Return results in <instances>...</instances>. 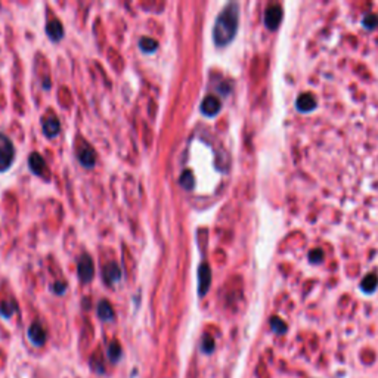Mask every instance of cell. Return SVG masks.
Returning a JSON list of instances; mask_svg holds the SVG:
<instances>
[{
    "mask_svg": "<svg viewBox=\"0 0 378 378\" xmlns=\"http://www.w3.org/2000/svg\"><path fill=\"white\" fill-rule=\"evenodd\" d=\"M240 25V4L228 3L219 16L216 18L213 27V40L217 48L228 46L237 36Z\"/></svg>",
    "mask_w": 378,
    "mask_h": 378,
    "instance_id": "1",
    "label": "cell"
},
{
    "mask_svg": "<svg viewBox=\"0 0 378 378\" xmlns=\"http://www.w3.org/2000/svg\"><path fill=\"white\" fill-rule=\"evenodd\" d=\"M15 160V146L12 140L0 133V173L6 172Z\"/></svg>",
    "mask_w": 378,
    "mask_h": 378,
    "instance_id": "2",
    "label": "cell"
},
{
    "mask_svg": "<svg viewBox=\"0 0 378 378\" xmlns=\"http://www.w3.org/2000/svg\"><path fill=\"white\" fill-rule=\"evenodd\" d=\"M282 7L276 3L269 4L264 10V25L267 30H276L282 21Z\"/></svg>",
    "mask_w": 378,
    "mask_h": 378,
    "instance_id": "3",
    "label": "cell"
},
{
    "mask_svg": "<svg viewBox=\"0 0 378 378\" xmlns=\"http://www.w3.org/2000/svg\"><path fill=\"white\" fill-rule=\"evenodd\" d=\"M77 273L81 282H89L92 281L93 275H95V266H93V260L90 258V255L83 254L78 260L77 264Z\"/></svg>",
    "mask_w": 378,
    "mask_h": 378,
    "instance_id": "4",
    "label": "cell"
},
{
    "mask_svg": "<svg viewBox=\"0 0 378 378\" xmlns=\"http://www.w3.org/2000/svg\"><path fill=\"white\" fill-rule=\"evenodd\" d=\"M211 284V269L207 263L199 264L198 267V296L204 297L210 290Z\"/></svg>",
    "mask_w": 378,
    "mask_h": 378,
    "instance_id": "5",
    "label": "cell"
},
{
    "mask_svg": "<svg viewBox=\"0 0 378 378\" xmlns=\"http://www.w3.org/2000/svg\"><path fill=\"white\" fill-rule=\"evenodd\" d=\"M220 108H222V104H220L219 98L214 95L205 96L201 102V113L205 117H216L219 114Z\"/></svg>",
    "mask_w": 378,
    "mask_h": 378,
    "instance_id": "6",
    "label": "cell"
},
{
    "mask_svg": "<svg viewBox=\"0 0 378 378\" xmlns=\"http://www.w3.org/2000/svg\"><path fill=\"white\" fill-rule=\"evenodd\" d=\"M316 107H317V101H316L315 95L314 93H302L297 101H296V108L299 113H312L315 111Z\"/></svg>",
    "mask_w": 378,
    "mask_h": 378,
    "instance_id": "7",
    "label": "cell"
},
{
    "mask_svg": "<svg viewBox=\"0 0 378 378\" xmlns=\"http://www.w3.org/2000/svg\"><path fill=\"white\" fill-rule=\"evenodd\" d=\"M28 338H30V341H31L36 347L43 346L45 341H46V331H45L43 325L39 323V322H34V323L28 328Z\"/></svg>",
    "mask_w": 378,
    "mask_h": 378,
    "instance_id": "8",
    "label": "cell"
},
{
    "mask_svg": "<svg viewBox=\"0 0 378 378\" xmlns=\"http://www.w3.org/2000/svg\"><path fill=\"white\" fill-rule=\"evenodd\" d=\"M28 166H30L31 172H33L34 175H37V176H42V175H45V172H46L45 158H43L40 154H37V152H33V154L30 155V158H28Z\"/></svg>",
    "mask_w": 378,
    "mask_h": 378,
    "instance_id": "9",
    "label": "cell"
},
{
    "mask_svg": "<svg viewBox=\"0 0 378 378\" xmlns=\"http://www.w3.org/2000/svg\"><path fill=\"white\" fill-rule=\"evenodd\" d=\"M122 278V269L117 263H108L104 267V279L107 284H116Z\"/></svg>",
    "mask_w": 378,
    "mask_h": 378,
    "instance_id": "10",
    "label": "cell"
},
{
    "mask_svg": "<svg viewBox=\"0 0 378 378\" xmlns=\"http://www.w3.org/2000/svg\"><path fill=\"white\" fill-rule=\"evenodd\" d=\"M46 33L49 36L51 40L54 42H60L63 37V24L58 21V19H54V21H49L48 25H46Z\"/></svg>",
    "mask_w": 378,
    "mask_h": 378,
    "instance_id": "11",
    "label": "cell"
},
{
    "mask_svg": "<svg viewBox=\"0 0 378 378\" xmlns=\"http://www.w3.org/2000/svg\"><path fill=\"white\" fill-rule=\"evenodd\" d=\"M378 288V276L377 273H368L362 281H361V290L365 294H374Z\"/></svg>",
    "mask_w": 378,
    "mask_h": 378,
    "instance_id": "12",
    "label": "cell"
},
{
    "mask_svg": "<svg viewBox=\"0 0 378 378\" xmlns=\"http://www.w3.org/2000/svg\"><path fill=\"white\" fill-rule=\"evenodd\" d=\"M61 130L60 120L57 117H49L43 120V131L48 137H55Z\"/></svg>",
    "mask_w": 378,
    "mask_h": 378,
    "instance_id": "13",
    "label": "cell"
},
{
    "mask_svg": "<svg viewBox=\"0 0 378 378\" xmlns=\"http://www.w3.org/2000/svg\"><path fill=\"white\" fill-rule=\"evenodd\" d=\"M78 160L84 167H93L95 161H96V155L95 151L90 146H84L80 152H78Z\"/></svg>",
    "mask_w": 378,
    "mask_h": 378,
    "instance_id": "14",
    "label": "cell"
},
{
    "mask_svg": "<svg viewBox=\"0 0 378 378\" xmlns=\"http://www.w3.org/2000/svg\"><path fill=\"white\" fill-rule=\"evenodd\" d=\"M98 316L105 320V322H110L114 319V311L111 308V305L107 302V300H102L99 305H98Z\"/></svg>",
    "mask_w": 378,
    "mask_h": 378,
    "instance_id": "15",
    "label": "cell"
},
{
    "mask_svg": "<svg viewBox=\"0 0 378 378\" xmlns=\"http://www.w3.org/2000/svg\"><path fill=\"white\" fill-rule=\"evenodd\" d=\"M139 48H140V51L145 52V54H152V52L157 51L158 42L154 40V39H151V37H142V39L139 40Z\"/></svg>",
    "mask_w": 378,
    "mask_h": 378,
    "instance_id": "16",
    "label": "cell"
},
{
    "mask_svg": "<svg viewBox=\"0 0 378 378\" xmlns=\"http://www.w3.org/2000/svg\"><path fill=\"white\" fill-rule=\"evenodd\" d=\"M122 346L119 344V341H111L110 347H108V356L113 362H119V359L122 358Z\"/></svg>",
    "mask_w": 378,
    "mask_h": 378,
    "instance_id": "17",
    "label": "cell"
},
{
    "mask_svg": "<svg viewBox=\"0 0 378 378\" xmlns=\"http://www.w3.org/2000/svg\"><path fill=\"white\" fill-rule=\"evenodd\" d=\"M179 184H181V187H184V189H187V190H190V189L193 188V185H195V179H193V175H192V172H190V170H185V172L181 175V181H179Z\"/></svg>",
    "mask_w": 378,
    "mask_h": 378,
    "instance_id": "18",
    "label": "cell"
},
{
    "mask_svg": "<svg viewBox=\"0 0 378 378\" xmlns=\"http://www.w3.org/2000/svg\"><path fill=\"white\" fill-rule=\"evenodd\" d=\"M362 25L367 30H376L378 27V15H376V13H367L362 18Z\"/></svg>",
    "mask_w": 378,
    "mask_h": 378,
    "instance_id": "19",
    "label": "cell"
},
{
    "mask_svg": "<svg viewBox=\"0 0 378 378\" xmlns=\"http://www.w3.org/2000/svg\"><path fill=\"white\" fill-rule=\"evenodd\" d=\"M270 326H272V329H273L276 334H284V332L287 331V323H285L281 317H278V316H273V317L270 319Z\"/></svg>",
    "mask_w": 378,
    "mask_h": 378,
    "instance_id": "20",
    "label": "cell"
},
{
    "mask_svg": "<svg viewBox=\"0 0 378 378\" xmlns=\"http://www.w3.org/2000/svg\"><path fill=\"white\" fill-rule=\"evenodd\" d=\"M16 311V305L13 302H3L0 303V315L4 317H10Z\"/></svg>",
    "mask_w": 378,
    "mask_h": 378,
    "instance_id": "21",
    "label": "cell"
},
{
    "mask_svg": "<svg viewBox=\"0 0 378 378\" xmlns=\"http://www.w3.org/2000/svg\"><path fill=\"white\" fill-rule=\"evenodd\" d=\"M90 365H92V368H93L95 371H98V373H101V374H102V371H104V361H102V355L95 353V355L92 356V359H90Z\"/></svg>",
    "mask_w": 378,
    "mask_h": 378,
    "instance_id": "22",
    "label": "cell"
},
{
    "mask_svg": "<svg viewBox=\"0 0 378 378\" xmlns=\"http://www.w3.org/2000/svg\"><path fill=\"white\" fill-rule=\"evenodd\" d=\"M323 257H325V254H323V250H322V249H315V250H312V252H309V260H311L312 264H319V263H322Z\"/></svg>",
    "mask_w": 378,
    "mask_h": 378,
    "instance_id": "23",
    "label": "cell"
},
{
    "mask_svg": "<svg viewBox=\"0 0 378 378\" xmlns=\"http://www.w3.org/2000/svg\"><path fill=\"white\" fill-rule=\"evenodd\" d=\"M201 349L204 353H211L214 350V340L210 337V335H204L202 338V344H201Z\"/></svg>",
    "mask_w": 378,
    "mask_h": 378,
    "instance_id": "24",
    "label": "cell"
},
{
    "mask_svg": "<svg viewBox=\"0 0 378 378\" xmlns=\"http://www.w3.org/2000/svg\"><path fill=\"white\" fill-rule=\"evenodd\" d=\"M52 290H54L57 294H60V296H61L63 291L66 290V284H65V282H57V284L52 287Z\"/></svg>",
    "mask_w": 378,
    "mask_h": 378,
    "instance_id": "25",
    "label": "cell"
},
{
    "mask_svg": "<svg viewBox=\"0 0 378 378\" xmlns=\"http://www.w3.org/2000/svg\"><path fill=\"white\" fill-rule=\"evenodd\" d=\"M219 90L222 92V95H225V96H226V95L231 92V86H228V84H223V86H220V87H219Z\"/></svg>",
    "mask_w": 378,
    "mask_h": 378,
    "instance_id": "26",
    "label": "cell"
}]
</instances>
